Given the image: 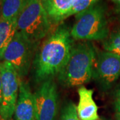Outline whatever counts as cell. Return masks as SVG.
<instances>
[{"mask_svg":"<svg viewBox=\"0 0 120 120\" xmlns=\"http://www.w3.org/2000/svg\"><path fill=\"white\" fill-rule=\"evenodd\" d=\"M26 4V0H0L1 18L5 19L17 18Z\"/></svg>","mask_w":120,"mask_h":120,"instance_id":"cell-13","label":"cell"},{"mask_svg":"<svg viewBox=\"0 0 120 120\" xmlns=\"http://www.w3.org/2000/svg\"><path fill=\"white\" fill-rule=\"evenodd\" d=\"M13 120H36L34 94L27 82L21 81Z\"/></svg>","mask_w":120,"mask_h":120,"instance_id":"cell-9","label":"cell"},{"mask_svg":"<svg viewBox=\"0 0 120 120\" xmlns=\"http://www.w3.org/2000/svg\"><path fill=\"white\" fill-rule=\"evenodd\" d=\"M1 19V6H0V20Z\"/></svg>","mask_w":120,"mask_h":120,"instance_id":"cell-22","label":"cell"},{"mask_svg":"<svg viewBox=\"0 0 120 120\" xmlns=\"http://www.w3.org/2000/svg\"><path fill=\"white\" fill-rule=\"evenodd\" d=\"M77 112L79 120H98V107L94 100L92 90L82 86L78 89Z\"/></svg>","mask_w":120,"mask_h":120,"instance_id":"cell-10","label":"cell"},{"mask_svg":"<svg viewBox=\"0 0 120 120\" xmlns=\"http://www.w3.org/2000/svg\"><path fill=\"white\" fill-rule=\"evenodd\" d=\"M105 51L120 56V27L113 30L103 42Z\"/></svg>","mask_w":120,"mask_h":120,"instance_id":"cell-14","label":"cell"},{"mask_svg":"<svg viewBox=\"0 0 120 120\" xmlns=\"http://www.w3.org/2000/svg\"><path fill=\"white\" fill-rule=\"evenodd\" d=\"M17 18L0 20V61L9 44L17 32Z\"/></svg>","mask_w":120,"mask_h":120,"instance_id":"cell-12","label":"cell"},{"mask_svg":"<svg viewBox=\"0 0 120 120\" xmlns=\"http://www.w3.org/2000/svg\"><path fill=\"white\" fill-rule=\"evenodd\" d=\"M93 77L108 89L120 77V56L103 51L96 56Z\"/></svg>","mask_w":120,"mask_h":120,"instance_id":"cell-8","label":"cell"},{"mask_svg":"<svg viewBox=\"0 0 120 120\" xmlns=\"http://www.w3.org/2000/svg\"><path fill=\"white\" fill-rule=\"evenodd\" d=\"M100 120V119H99V120Z\"/></svg>","mask_w":120,"mask_h":120,"instance_id":"cell-25","label":"cell"},{"mask_svg":"<svg viewBox=\"0 0 120 120\" xmlns=\"http://www.w3.org/2000/svg\"><path fill=\"white\" fill-rule=\"evenodd\" d=\"M114 106L117 112L120 113V87L116 91L114 99Z\"/></svg>","mask_w":120,"mask_h":120,"instance_id":"cell-17","label":"cell"},{"mask_svg":"<svg viewBox=\"0 0 120 120\" xmlns=\"http://www.w3.org/2000/svg\"><path fill=\"white\" fill-rule=\"evenodd\" d=\"M116 118L117 120H120V113H119V112L116 113Z\"/></svg>","mask_w":120,"mask_h":120,"instance_id":"cell-20","label":"cell"},{"mask_svg":"<svg viewBox=\"0 0 120 120\" xmlns=\"http://www.w3.org/2000/svg\"><path fill=\"white\" fill-rule=\"evenodd\" d=\"M29 1V0H26V1L27 2V1Z\"/></svg>","mask_w":120,"mask_h":120,"instance_id":"cell-24","label":"cell"},{"mask_svg":"<svg viewBox=\"0 0 120 120\" xmlns=\"http://www.w3.org/2000/svg\"><path fill=\"white\" fill-rule=\"evenodd\" d=\"M60 120H79L77 115V105L72 101L66 103L62 109Z\"/></svg>","mask_w":120,"mask_h":120,"instance_id":"cell-16","label":"cell"},{"mask_svg":"<svg viewBox=\"0 0 120 120\" xmlns=\"http://www.w3.org/2000/svg\"><path fill=\"white\" fill-rule=\"evenodd\" d=\"M38 46L17 31L9 44L1 61H7L13 66L23 80L32 67L35 53Z\"/></svg>","mask_w":120,"mask_h":120,"instance_id":"cell-5","label":"cell"},{"mask_svg":"<svg viewBox=\"0 0 120 120\" xmlns=\"http://www.w3.org/2000/svg\"><path fill=\"white\" fill-rule=\"evenodd\" d=\"M2 78V102L0 116L2 120H12L19 91L21 78L16 70L7 61H0Z\"/></svg>","mask_w":120,"mask_h":120,"instance_id":"cell-6","label":"cell"},{"mask_svg":"<svg viewBox=\"0 0 120 120\" xmlns=\"http://www.w3.org/2000/svg\"><path fill=\"white\" fill-rule=\"evenodd\" d=\"M2 102V78H1V73L0 70V106Z\"/></svg>","mask_w":120,"mask_h":120,"instance_id":"cell-18","label":"cell"},{"mask_svg":"<svg viewBox=\"0 0 120 120\" xmlns=\"http://www.w3.org/2000/svg\"><path fill=\"white\" fill-rule=\"evenodd\" d=\"M34 98L36 120H55L57 112L58 92L53 79L40 83L34 93Z\"/></svg>","mask_w":120,"mask_h":120,"instance_id":"cell-7","label":"cell"},{"mask_svg":"<svg viewBox=\"0 0 120 120\" xmlns=\"http://www.w3.org/2000/svg\"><path fill=\"white\" fill-rule=\"evenodd\" d=\"M51 27L52 22L41 0H29L17 17V31L37 46L49 35Z\"/></svg>","mask_w":120,"mask_h":120,"instance_id":"cell-4","label":"cell"},{"mask_svg":"<svg viewBox=\"0 0 120 120\" xmlns=\"http://www.w3.org/2000/svg\"><path fill=\"white\" fill-rule=\"evenodd\" d=\"M116 11H117V15H118L119 19H120V5H119V7H118V8H117V9H116Z\"/></svg>","mask_w":120,"mask_h":120,"instance_id":"cell-19","label":"cell"},{"mask_svg":"<svg viewBox=\"0 0 120 120\" xmlns=\"http://www.w3.org/2000/svg\"><path fill=\"white\" fill-rule=\"evenodd\" d=\"M71 30L60 26L38 47L32 64V72L37 83L53 79L66 65L73 45Z\"/></svg>","mask_w":120,"mask_h":120,"instance_id":"cell-1","label":"cell"},{"mask_svg":"<svg viewBox=\"0 0 120 120\" xmlns=\"http://www.w3.org/2000/svg\"><path fill=\"white\" fill-rule=\"evenodd\" d=\"M52 23H59L65 19V16L75 0H41Z\"/></svg>","mask_w":120,"mask_h":120,"instance_id":"cell-11","label":"cell"},{"mask_svg":"<svg viewBox=\"0 0 120 120\" xmlns=\"http://www.w3.org/2000/svg\"><path fill=\"white\" fill-rule=\"evenodd\" d=\"M99 1V0H75L71 8L69 10L68 13H67L65 19L73 15H76L79 13H82L86 9L90 8L92 5L98 3Z\"/></svg>","mask_w":120,"mask_h":120,"instance_id":"cell-15","label":"cell"},{"mask_svg":"<svg viewBox=\"0 0 120 120\" xmlns=\"http://www.w3.org/2000/svg\"><path fill=\"white\" fill-rule=\"evenodd\" d=\"M71 35L79 41H104L109 34L105 8L97 3L75 15Z\"/></svg>","mask_w":120,"mask_h":120,"instance_id":"cell-3","label":"cell"},{"mask_svg":"<svg viewBox=\"0 0 120 120\" xmlns=\"http://www.w3.org/2000/svg\"><path fill=\"white\" fill-rule=\"evenodd\" d=\"M96 53L88 42L73 44L68 62L59 74L58 80L67 87L82 86L93 77Z\"/></svg>","mask_w":120,"mask_h":120,"instance_id":"cell-2","label":"cell"},{"mask_svg":"<svg viewBox=\"0 0 120 120\" xmlns=\"http://www.w3.org/2000/svg\"><path fill=\"white\" fill-rule=\"evenodd\" d=\"M112 1H113L114 3H116L118 5H120V0H111Z\"/></svg>","mask_w":120,"mask_h":120,"instance_id":"cell-21","label":"cell"},{"mask_svg":"<svg viewBox=\"0 0 120 120\" xmlns=\"http://www.w3.org/2000/svg\"><path fill=\"white\" fill-rule=\"evenodd\" d=\"M0 120H2V119H1V116H0Z\"/></svg>","mask_w":120,"mask_h":120,"instance_id":"cell-23","label":"cell"}]
</instances>
